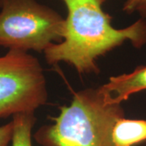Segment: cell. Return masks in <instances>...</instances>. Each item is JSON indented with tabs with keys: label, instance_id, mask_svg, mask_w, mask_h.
Instances as JSON below:
<instances>
[{
	"label": "cell",
	"instance_id": "52a82bcc",
	"mask_svg": "<svg viewBox=\"0 0 146 146\" xmlns=\"http://www.w3.org/2000/svg\"><path fill=\"white\" fill-rule=\"evenodd\" d=\"M34 113L18 114L12 117L11 146H32V129L36 122Z\"/></svg>",
	"mask_w": 146,
	"mask_h": 146
},
{
	"label": "cell",
	"instance_id": "6da1fadb",
	"mask_svg": "<svg viewBox=\"0 0 146 146\" xmlns=\"http://www.w3.org/2000/svg\"><path fill=\"white\" fill-rule=\"evenodd\" d=\"M68 16L66 32L60 43L44 51L48 64L69 63L79 74H98V58L127 41L140 49L146 45V21L139 20L123 29L111 25V16L103 10L106 0H63Z\"/></svg>",
	"mask_w": 146,
	"mask_h": 146
},
{
	"label": "cell",
	"instance_id": "3957f363",
	"mask_svg": "<svg viewBox=\"0 0 146 146\" xmlns=\"http://www.w3.org/2000/svg\"><path fill=\"white\" fill-rule=\"evenodd\" d=\"M0 9V46L44 52L63 40L66 18L36 0H5Z\"/></svg>",
	"mask_w": 146,
	"mask_h": 146
},
{
	"label": "cell",
	"instance_id": "30bf717a",
	"mask_svg": "<svg viewBox=\"0 0 146 146\" xmlns=\"http://www.w3.org/2000/svg\"><path fill=\"white\" fill-rule=\"evenodd\" d=\"M4 2H5V0H0V8L2 7V6H3Z\"/></svg>",
	"mask_w": 146,
	"mask_h": 146
},
{
	"label": "cell",
	"instance_id": "7a4b0ae2",
	"mask_svg": "<svg viewBox=\"0 0 146 146\" xmlns=\"http://www.w3.org/2000/svg\"><path fill=\"white\" fill-rule=\"evenodd\" d=\"M123 117L122 105L109 102L101 86L89 88L74 94L52 124L42 127L34 136L42 146H115L112 129Z\"/></svg>",
	"mask_w": 146,
	"mask_h": 146
},
{
	"label": "cell",
	"instance_id": "8992f818",
	"mask_svg": "<svg viewBox=\"0 0 146 146\" xmlns=\"http://www.w3.org/2000/svg\"><path fill=\"white\" fill-rule=\"evenodd\" d=\"M111 138L115 146H135L145 141L146 119L120 118L113 127Z\"/></svg>",
	"mask_w": 146,
	"mask_h": 146
},
{
	"label": "cell",
	"instance_id": "ba28073f",
	"mask_svg": "<svg viewBox=\"0 0 146 146\" xmlns=\"http://www.w3.org/2000/svg\"><path fill=\"white\" fill-rule=\"evenodd\" d=\"M122 10L129 15L137 12L141 19L146 21V0H126Z\"/></svg>",
	"mask_w": 146,
	"mask_h": 146
},
{
	"label": "cell",
	"instance_id": "9c48e42d",
	"mask_svg": "<svg viewBox=\"0 0 146 146\" xmlns=\"http://www.w3.org/2000/svg\"><path fill=\"white\" fill-rule=\"evenodd\" d=\"M13 122L0 127V146H8L13 135Z\"/></svg>",
	"mask_w": 146,
	"mask_h": 146
},
{
	"label": "cell",
	"instance_id": "277c9868",
	"mask_svg": "<svg viewBox=\"0 0 146 146\" xmlns=\"http://www.w3.org/2000/svg\"><path fill=\"white\" fill-rule=\"evenodd\" d=\"M47 99L46 80L36 58L18 50L0 57V119L34 113Z\"/></svg>",
	"mask_w": 146,
	"mask_h": 146
},
{
	"label": "cell",
	"instance_id": "5b68a950",
	"mask_svg": "<svg viewBox=\"0 0 146 146\" xmlns=\"http://www.w3.org/2000/svg\"><path fill=\"white\" fill-rule=\"evenodd\" d=\"M108 94V102L122 104L132 94L146 90V65H141L130 73L112 76L101 86Z\"/></svg>",
	"mask_w": 146,
	"mask_h": 146
}]
</instances>
